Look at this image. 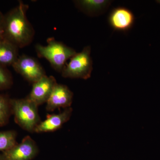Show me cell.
I'll return each mask as SVG.
<instances>
[{
	"label": "cell",
	"mask_w": 160,
	"mask_h": 160,
	"mask_svg": "<svg viewBox=\"0 0 160 160\" xmlns=\"http://www.w3.org/2000/svg\"><path fill=\"white\" fill-rule=\"evenodd\" d=\"M29 5L19 1L18 5L4 14L3 38L19 48L29 46L34 38L35 30L27 19Z\"/></svg>",
	"instance_id": "1"
},
{
	"label": "cell",
	"mask_w": 160,
	"mask_h": 160,
	"mask_svg": "<svg viewBox=\"0 0 160 160\" xmlns=\"http://www.w3.org/2000/svg\"><path fill=\"white\" fill-rule=\"evenodd\" d=\"M47 43L45 46L40 44L36 45L38 56L46 59L54 70L61 73L67 61L76 53V51L53 38H48Z\"/></svg>",
	"instance_id": "2"
},
{
	"label": "cell",
	"mask_w": 160,
	"mask_h": 160,
	"mask_svg": "<svg viewBox=\"0 0 160 160\" xmlns=\"http://www.w3.org/2000/svg\"><path fill=\"white\" fill-rule=\"evenodd\" d=\"M10 104L17 124L24 130L34 132L41 122L37 105L27 98L11 99Z\"/></svg>",
	"instance_id": "3"
},
{
	"label": "cell",
	"mask_w": 160,
	"mask_h": 160,
	"mask_svg": "<svg viewBox=\"0 0 160 160\" xmlns=\"http://www.w3.org/2000/svg\"><path fill=\"white\" fill-rule=\"evenodd\" d=\"M90 46L84 47L82 51L76 52L70 59L62 71L63 78L86 80L91 77L93 67Z\"/></svg>",
	"instance_id": "4"
},
{
	"label": "cell",
	"mask_w": 160,
	"mask_h": 160,
	"mask_svg": "<svg viewBox=\"0 0 160 160\" xmlns=\"http://www.w3.org/2000/svg\"><path fill=\"white\" fill-rule=\"evenodd\" d=\"M12 67L17 73L32 84L46 75L45 70L37 60L26 55L19 56Z\"/></svg>",
	"instance_id": "5"
},
{
	"label": "cell",
	"mask_w": 160,
	"mask_h": 160,
	"mask_svg": "<svg viewBox=\"0 0 160 160\" xmlns=\"http://www.w3.org/2000/svg\"><path fill=\"white\" fill-rule=\"evenodd\" d=\"M38 152L35 142L29 136H27L21 143L3 152L2 154L5 160H32Z\"/></svg>",
	"instance_id": "6"
},
{
	"label": "cell",
	"mask_w": 160,
	"mask_h": 160,
	"mask_svg": "<svg viewBox=\"0 0 160 160\" xmlns=\"http://www.w3.org/2000/svg\"><path fill=\"white\" fill-rule=\"evenodd\" d=\"M57 84L54 77L46 75L32 84V89L27 98L38 106L46 103Z\"/></svg>",
	"instance_id": "7"
},
{
	"label": "cell",
	"mask_w": 160,
	"mask_h": 160,
	"mask_svg": "<svg viewBox=\"0 0 160 160\" xmlns=\"http://www.w3.org/2000/svg\"><path fill=\"white\" fill-rule=\"evenodd\" d=\"M73 97V92L68 86L57 83L46 102V110L52 112L60 108L71 107Z\"/></svg>",
	"instance_id": "8"
},
{
	"label": "cell",
	"mask_w": 160,
	"mask_h": 160,
	"mask_svg": "<svg viewBox=\"0 0 160 160\" xmlns=\"http://www.w3.org/2000/svg\"><path fill=\"white\" fill-rule=\"evenodd\" d=\"M108 22L114 30L125 32L132 28L135 17L129 9L126 7H118L112 10L108 18Z\"/></svg>",
	"instance_id": "9"
},
{
	"label": "cell",
	"mask_w": 160,
	"mask_h": 160,
	"mask_svg": "<svg viewBox=\"0 0 160 160\" xmlns=\"http://www.w3.org/2000/svg\"><path fill=\"white\" fill-rule=\"evenodd\" d=\"M72 112V108L69 107L57 114L49 115L46 119L41 122L38 125L34 132L42 133L56 131L69 121Z\"/></svg>",
	"instance_id": "10"
},
{
	"label": "cell",
	"mask_w": 160,
	"mask_h": 160,
	"mask_svg": "<svg viewBox=\"0 0 160 160\" xmlns=\"http://www.w3.org/2000/svg\"><path fill=\"white\" fill-rule=\"evenodd\" d=\"M75 5L79 10L90 17H98L102 14L110 6L109 0H77Z\"/></svg>",
	"instance_id": "11"
},
{
	"label": "cell",
	"mask_w": 160,
	"mask_h": 160,
	"mask_svg": "<svg viewBox=\"0 0 160 160\" xmlns=\"http://www.w3.org/2000/svg\"><path fill=\"white\" fill-rule=\"evenodd\" d=\"M19 48L9 42L2 39L0 41V65L4 67L12 66L18 58Z\"/></svg>",
	"instance_id": "12"
},
{
	"label": "cell",
	"mask_w": 160,
	"mask_h": 160,
	"mask_svg": "<svg viewBox=\"0 0 160 160\" xmlns=\"http://www.w3.org/2000/svg\"><path fill=\"white\" fill-rule=\"evenodd\" d=\"M10 99L6 95L0 94V127L8 123L12 113Z\"/></svg>",
	"instance_id": "13"
},
{
	"label": "cell",
	"mask_w": 160,
	"mask_h": 160,
	"mask_svg": "<svg viewBox=\"0 0 160 160\" xmlns=\"http://www.w3.org/2000/svg\"><path fill=\"white\" fill-rule=\"evenodd\" d=\"M17 133L14 131L0 132V152L7 151L15 146Z\"/></svg>",
	"instance_id": "14"
},
{
	"label": "cell",
	"mask_w": 160,
	"mask_h": 160,
	"mask_svg": "<svg viewBox=\"0 0 160 160\" xmlns=\"http://www.w3.org/2000/svg\"><path fill=\"white\" fill-rule=\"evenodd\" d=\"M13 84L11 72L7 67L0 65V91L9 89Z\"/></svg>",
	"instance_id": "15"
},
{
	"label": "cell",
	"mask_w": 160,
	"mask_h": 160,
	"mask_svg": "<svg viewBox=\"0 0 160 160\" xmlns=\"http://www.w3.org/2000/svg\"><path fill=\"white\" fill-rule=\"evenodd\" d=\"M4 14L0 11V41L3 38V21Z\"/></svg>",
	"instance_id": "16"
},
{
	"label": "cell",
	"mask_w": 160,
	"mask_h": 160,
	"mask_svg": "<svg viewBox=\"0 0 160 160\" xmlns=\"http://www.w3.org/2000/svg\"><path fill=\"white\" fill-rule=\"evenodd\" d=\"M0 160H5L3 157L2 154H1V153H0Z\"/></svg>",
	"instance_id": "17"
},
{
	"label": "cell",
	"mask_w": 160,
	"mask_h": 160,
	"mask_svg": "<svg viewBox=\"0 0 160 160\" xmlns=\"http://www.w3.org/2000/svg\"><path fill=\"white\" fill-rule=\"evenodd\" d=\"M156 2L160 5V0H158V1H156Z\"/></svg>",
	"instance_id": "18"
}]
</instances>
